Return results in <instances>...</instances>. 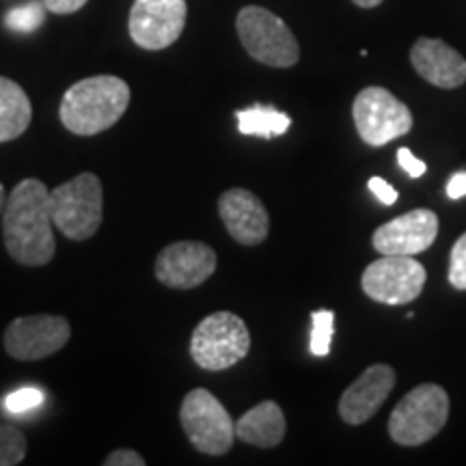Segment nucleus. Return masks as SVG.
<instances>
[{"mask_svg":"<svg viewBox=\"0 0 466 466\" xmlns=\"http://www.w3.org/2000/svg\"><path fill=\"white\" fill-rule=\"evenodd\" d=\"M50 190L44 182L28 177L11 190L3 209L5 247L17 264L39 268L55 258Z\"/></svg>","mask_w":466,"mask_h":466,"instance_id":"obj_1","label":"nucleus"},{"mask_svg":"<svg viewBox=\"0 0 466 466\" xmlns=\"http://www.w3.org/2000/svg\"><path fill=\"white\" fill-rule=\"evenodd\" d=\"M130 106V86L116 76H91L69 86L61 100V124L76 137H96L124 116Z\"/></svg>","mask_w":466,"mask_h":466,"instance_id":"obj_2","label":"nucleus"},{"mask_svg":"<svg viewBox=\"0 0 466 466\" xmlns=\"http://www.w3.org/2000/svg\"><path fill=\"white\" fill-rule=\"evenodd\" d=\"M52 223L69 240H89L97 233L104 218V190L96 173L56 186L50 192Z\"/></svg>","mask_w":466,"mask_h":466,"instance_id":"obj_3","label":"nucleus"},{"mask_svg":"<svg viewBox=\"0 0 466 466\" xmlns=\"http://www.w3.org/2000/svg\"><path fill=\"white\" fill-rule=\"evenodd\" d=\"M450 419V395L441 384L425 382L406 393L389 417V434L401 447L432 441Z\"/></svg>","mask_w":466,"mask_h":466,"instance_id":"obj_4","label":"nucleus"},{"mask_svg":"<svg viewBox=\"0 0 466 466\" xmlns=\"http://www.w3.org/2000/svg\"><path fill=\"white\" fill-rule=\"evenodd\" d=\"M250 333L242 318L218 311L203 318L190 337V357L201 370L225 371L247 357Z\"/></svg>","mask_w":466,"mask_h":466,"instance_id":"obj_5","label":"nucleus"},{"mask_svg":"<svg viewBox=\"0 0 466 466\" xmlns=\"http://www.w3.org/2000/svg\"><path fill=\"white\" fill-rule=\"evenodd\" d=\"M238 37L255 61L268 67H294L300 58V48L294 33L281 17L258 5L240 9L236 17Z\"/></svg>","mask_w":466,"mask_h":466,"instance_id":"obj_6","label":"nucleus"},{"mask_svg":"<svg viewBox=\"0 0 466 466\" xmlns=\"http://www.w3.org/2000/svg\"><path fill=\"white\" fill-rule=\"evenodd\" d=\"M179 421L197 451L223 456L236 442V421L208 389H192L179 408Z\"/></svg>","mask_w":466,"mask_h":466,"instance_id":"obj_7","label":"nucleus"},{"mask_svg":"<svg viewBox=\"0 0 466 466\" xmlns=\"http://www.w3.org/2000/svg\"><path fill=\"white\" fill-rule=\"evenodd\" d=\"M352 116L359 137L371 147H382L412 127L410 108L384 86H367L360 91L354 97Z\"/></svg>","mask_w":466,"mask_h":466,"instance_id":"obj_8","label":"nucleus"},{"mask_svg":"<svg viewBox=\"0 0 466 466\" xmlns=\"http://www.w3.org/2000/svg\"><path fill=\"white\" fill-rule=\"evenodd\" d=\"M428 272L412 255H380L365 268L360 285L371 300L382 305H406L421 296Z\"/></svg>","mask_w":466,"mask_h":466,"instance_id":"obj_9","label":"nucleus"},{"mask_svg":"<svg viewBox=\"0 0 466 466\" xmlns=\"http://www.w3.org/2000/svg\"><path fill=\"white\" fill-rule=\"evenodd\" d=\"M188 5L186 0H134L130 37L143 50H165L184 33Z\"/></svg>","mask_w":466,"mask_h":466,"instance_id":"obj_10","label":"nucleus"},{"mask_svg":"<svg viewBox=\"0 0 466 466\" xmlns=\"http://www.w3.org/2000/svg\"><path fill=\"white\" fill-rule=\"evenodd\" d=\"M72 329L61 316L15 318L5 330V350L15 360H42L67 346Z\"/></svg>","mask_w":466,"mask_h":466,"instance_id":"obj_11","label":"nucleus"},{"mask_svg":"<svg viewBox=\"0 0 466 466\" xmlns=\"http://www.w3.org/2000/svg\"><path fill=\"white\" fill-rule=\"evenodd\" d=\"M218 258L203 242H173L160 250L156 259V279L173 289H195L217 272Z\"/></svg>","mask_w":466,"mask_h":466,"instance_id":"obj_12","label":"nucleus"},{"mask_svg":"<svg viewBox=\"0 0 466 466\" xmlns=\"http://www.w3.org/2000/svg\"><path fill=\"white\" fill-rule=\"evenodd\" d=\"M439 236V217L432 209L417 208L412 212L378 227L371 244L380 255H415L432 247Z\"/></svg>","mask_w":466,"mask_h":466,"instance_id":"obj_13","label":"nucleus"},{"mask_svg":"<svg viewBox=\"0 0 466 466\" xmlns=\"http://www.w3.org/2000/svg\"><path fill=\"white\" fill-rule=\"evenodd\" d=\"M395 387V371L391 365H370L343 391L339 400V417L350 425L370 421L380 410Z\"/></svg>","mask_w":466,"mask_h":466,"instance_id":"obj_14","label":"nucleus"},{"mask_svg":"<svg viewBox=\"0 0 466 466\" xmlns=\"http://www.w3.org/2000/svg\"><path fill=\"white\" fill-rule=\"evenodd\" d=\"M218 214L229 236L244 247H258L270 233V217L258 197L247 188H231L220 195Z\"/></svg>","mask_w":466,"mask_h":466,"instance_id":"obj_15","label":"nucleus"},{"mask_svg":"<svg viewBox=\"0 0 466 466\" xmlns=\"http://www.w3.org/2000/svg\"><path fill=\"white\" fill-rule=\"evenodd\" d=\"M417 74L439 89H458L466 83V58L442 39L419 37L410 48Z\"/></svg>","mask_w":466,"mask_h":466,"instance_id":"obj_16","label":"nucleus"},{"mask_svg":"<svg viewBox=\"0 0 466 466\" xmlns=\"http://www.w3.org/2000/svg\"><path fill=\"white\" fill-rule=\"evenodd\" d=\"M285 415L277 401L266 400L253 406L250 410L236 421V439L247 445L259 447V450H270V447L281 445L285 439Z\"/></svg>","mask_w":466,"mask_h":466,"instance_id":"obj_17","label":"nucleus"},{"mask_svg":"<svg viewBox=\"0 0 466 466\" xmlns=\"http://www.w3.org/2000/svg\"><path fill=\"white\" fill-rule=\"evenodd\" d=\"M33 119V106L26 91L15 80L0 76V143L20 138Z\"/></svg>","mask_w":466,"mask_h":466,"instance_id":"obj_18","label":"nucleus"},{"mask_svg":"<svg viewBox=\"0 0 466 466\" xmlns=\"http://www.w3.org/2000/svg\"><path fill=\"white\" fill-rule=\"evenodd\" d=\"M238 130L244 137H259V138H272L281 137L289 130L291 119L281 110L275 106H264V104H255V106L238 110Z\"/></svg>","mask_w":466,"mask_h":466,"instance_id":"obj_19","label":"nucleus"},{"mask_svg":"<svg viewBox=\"0 0 466 466\" xmlns=\"http://www.w3.org/2000/svg\"><path fill=\"white\" fill-rule=\"evenodd\" d=\"M46 11L44 0H26L5 14V26L14 33H33L44 25Z\"/></svg>","mask_w":466,"mask_h":466,"instance_id":"obj_20","label":"nucleus"},{"mask_svg":"<svg viewBox=\"0 0 466 466\" xmlns=\"http://www.w3.org/2000/svg\"><path fill=\"white\" fill-rule=\"evenodd\" d=\"M311 352L316 357H329L335 335V313L330 309H319L311 313Z\"/></svg>","mask_w":466,"mask_h":466,"instance_id":"obj_21","label":"nucleus"},{"mask_svg":"<svg viewBox=\"0 0 466 466\" xmlns=\"http://www.w3.org/2000/svg\"><path fill=\"white\" fill-rule=\"evenodd\" d=\"M26 436L15 425H0V466H15L26 458Z\"/></svg>","mask_w":466,"mask_h":466,"instance_id":"obj_22","label":"nucleus"},{"mask_svg":"<svg viewBox=\"0 0 466 466\" xmlns=\"http://www.w3.org/2000/svg\"><path fill=\"white\" fill-rule=\"evenodd\" d=\"M44 401H46V393L42 389L25 387V389H17V391L9 393L7 398H5V408H7L9 412H14V415H22V412L39 408Z\"/></svg>","mask_w":466,"mask_h":466,"instance_id":"obj_23","label":"nucleus"},{"mask_svg":"<svg viewBox=\"0 0 466 466\" xmlns=\"http://www.w3.org/2000/svg\"><path fill=\"white\" fill-rule=\"evenodd\" d=\"M447 279H450V285H453V288L466 291V233H462L453 244Z\"/></svg>","mask_w":466,"mask_h":466,"instance_id":"obj_24","label":"nucleus"},{"mask_svg":"<svg viewBox=\"0 0 466 466\" xmlns=\"http://www.w3.org/2000/svg\"><path fill=\"white\" fill-rule=\"evenodd\" d=\"M398 165L404 168V171L410 175V177H421L428 171V165L423 160H419L415 154H412L408 147H400L398 151Z\"/></svg>","mask_w":466,"mask_h":466,"instance_id":"obj_25","label":"nucleus"},{"mask_svg":"<svg viewBox=\"0 0 466 466\" xmlns=\"http://www.w3.org/2000/svg\"><path fill=\"white\" fill-rule=\"evenodd\" d=\"M367 186H370V190L374 192L376 199L380 201L382 206H393V203H398L400 199L398 190H395L389 182H384L382 177H371L370 182H367Z\"/></svg>","mask_w":466,"mask_h":466,"instance_id":"obj_26","label":"nucleus"},{"mask_svg":"<svg viewBox=\"0 0 466 466\" xmlns=\"http://www.w3.org/2000/svg\"><path fill=\"white\" fill-rule=\"evenodd\" d=\"M106 466H145V458L134 450H116L104 460Z\"/></svg>","mask_w":466,"mask_h":466,"instance_id":"obj_27","label":"nucleus"},{"mask_svg":"<svg viewBox=\"0 0 466 466\" xmlns=\"http://www.w3.org/2000/svg\"><path fill=\"white\" fill-rule=\"evenodd\" d=\"M89 0H44L46 9L52 11L56 15H67V14H76L85 7Z\"/></svg>","mask_w":466,"mask_h":466,"instance_id":"obj_28","label":"nucleus"},{"mask_svg":"<svg viewBox=\"0 0 466 466\" xmlns=\"http://www.w3.org/2000/svg\"><path fill=\"white\" fill-rule=\"evenodd\" d=\"M447 195H450V199H462L466 195V171L451 175L450 184H447Z\"/></svg>","mask_w":466,"mask_h":466,"instance_id":"obj_29","label":"nucleus"},{"mask_svg":"<svg viewBox=\"0 0 466 466\" xmlns=\"http://www.w3.org/2000/svg\"><path fill=\"white\" fill-rule=\"evenodd\" d=\"M352 3L357 5V7H360V9H374L380 3H384V0H352Z\"/></svg>","mask_w":466,"mask_h":466,"instance_id":"obj_30","label":"nucleus"},{"mask_svg":"<svg viewBox=\"0 0 466 466\" xmlns=\"http://www.w3.org/2000/svg\"><path fill=\"white\" fill-rule=\"evenodd\" d=\"M5 203H7V197H5V188H3V184H0V214H3Z\"/></svg>","mask_w":466,"mask_h":466,"instance_id":"obj_31","label":"nucleus"}]
</instances>
